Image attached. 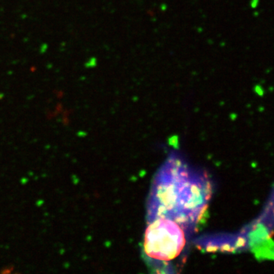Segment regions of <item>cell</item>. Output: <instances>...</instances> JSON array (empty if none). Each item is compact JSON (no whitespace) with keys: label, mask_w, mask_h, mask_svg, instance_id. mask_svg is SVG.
I'll return each mask as SVG.
<instances>
[{"label":"cell","mask_w":274,"mask_h":274,"mask_svg":"<svg viewBox=\"0 0 274 274\" xmlns=\"http://www.w3.org/2000/svg\"><path fill=\"white\" fill-rule=\"evenodd\" d=\"M211 194L212 185L206 175L179 159H169L154 181L148 218L166 217L195 228Z\"/></svg>","instance_id":"obj_1"},{"label":"cell","mask_w":274,"mask_h":274,"mask_svg":"<svg viewBox=\"0 0 274 274\" xmlns=\"http://www.w3.org/2000/svg\"><path fill=\"white\" fill-rule=\"evenodd\" d=\"M195 228L166 217L148 218L143 254L151 267L172 269L182 263Z\"/></svg>","instance_id":"obj_2"},{"label":"cell","mask_w":274,"mask_h":274,"mask_svg":"<svg viewBox=\"0 0 274 274\" xmlns=\"http://www.w3.org/2000/svg\"><path fill=\"white\" fill-rule=\"evenodd\" d=\"M47 49H48V44H46V43H44V44H41V46L40 47V51L41 53H45L47 51Z\"/></svg>","instance_id":"obj_3"}]
</instances>
